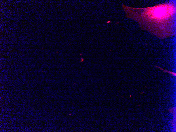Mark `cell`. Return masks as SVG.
Masks as SVG:
<instances>
[{
  "mask_svg": "<svg viewBox=\"0 0 176 132\" xmlns=\"http://www.w3.org/2000/svg\"><path fill=\"white\" fill-rule=\"evenodd\" d=\"M174 9L172 6L163 4L151 7L145 12V16L151 19L157 21L166 19L173 13Z\"/></svg>",
  "mask_w": 176,
  "mask_h": 132,
  "instance_id": "obj_1",
  "label": "cell"
},
{
  "mask_svg": "<svg viewBox=\"0 0 176 132\" xmlns=\"http://www.w3.org/2000/svg\"><path fill=\"white\" fill-rule=\"evenodd\" d=\"M155 66L157 67H158L161 70H163L164 72H166L168 73H169L170 74H172V75H173V76H175L176 75V73H174V72H171V71H168L167 70H164V69H163L162 68H161L159 67L158 66Z\"/></svg>",
  "mask_w": 176,
  "mask_h": 132,
  "instance_id": "obj_2",
  "label": "cell"
}]
</instances>
